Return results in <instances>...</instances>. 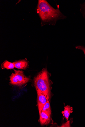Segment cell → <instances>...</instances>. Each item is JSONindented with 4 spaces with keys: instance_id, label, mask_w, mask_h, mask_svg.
Listing matches in <instances>:
<instances>
[{
    "instance_id": "9",
    "label": "cell",
    "mask_w": 85,
    "mask_h": 127,
    "mask_svg": "<svg viewBox=\"0 0 85 127\" xmlns=\"http://www.w3.org/2000/svg\"><path fill=\"white\" fill-rule=\"evenodd\" d=\"M14 67L13 63H11L7 61L5 62L2 65V67L7 69H13Z\"/></svg>"
},
{
    "instance_id": "6",
    "label": "cell",
    "mask_w": 85,
    "mask_h": 127,
    "mask_svg": "<svg viewBox=\"0 0 85 127\" xmlns=\"http://www.w3.org/2000/svg\"><path fill=\"white\" fill-rule=\"evenodd\" d=\"M13 63L15 67L20 69H25L28 65V62L25 60H20Z\"/></svg>"
},
{
    "instance_id": "4",
    "label": "cell",
    "mask_w": 85,
    "mask_h": 127,
    "mask_svg": "<svg viewBox=\"0 0 85 127\" xmlns=\"http://www.w3.org/2000/svg\"><path fill=\"white\" fill-rule=\"evenodd\" d=\"M37 93L38 106L39 114L42 112L43 107L47 102V99L42 92L36 88Z\"/></svg>"
},
{
    "instance_id": "12",
    "label": "cell",
    "mask_w": 85,
    "mask_h": 127,
    "mask_svg": "<svg viewBox=\"0 0 85 127\" xmlns=\"http://www.w3.org/2000/svg\"></svg>"
},
{
    "instance_id": "2",
    "label": "cell",
    "mask_w": 85,
    "mask_h": 127,
    "mask_svg": "<svg viewBox=\"0 0 85 127\" xmlns=\"http://www.w3.org/2000/svg\"><path fill=\"white\" fill-rule=\"evenodd\" d=\"M34 86L42 92L47 100L51 97V90L49 81V76L47 71L44 69L35 78Z\"/></svg>"
},
{
    "instance_id": "8",
    "label": "cell",
    "mask_w": 85,
    "mask_h": 127,
    "mask_svg": "<svg viewBox=\"0 0 85 127\" xmlns=\"http://www.w3.org/2000/svg\"><path fill=\"white\" fill-rule=\"evenodd\" d=\"M42 111L44 112L51 116V110L50 103L49 100H47L44 106Z\"/></svg>"
},
{
    "instance_id": "10",
    "label": "cell",
    "mask_w": 85,
    "mask_h": 127,
    "mask_svg": "<svg viewBox=\"0 0 85 127\" xmlns=\"http://www.w3.org/2000/svg\"><path fill=\"white\" fill-rule=\"evenodd\" d=\"M76 49L81 50L84 52L85 56V47L82 46H77L76 47Z\"/></svg>"
},
{
    "instance_id": "1",
    "label": "cell",
    "mask_w": 85,
    "mask_h": 127,
    "mask_svg": "<svg viewBox=\"0 0 85 127\" xmlns=\"http://www.w3.org/2000/svg\"><path fill=\"white\" fill-rule=\"evenodd\" d=\"M37 7L42 26L48 24L54 26L58 20L65 18L59 8H54L45 0H39Z\"/></svg>"
},
{
    "instance_id": "7",
    "label": "cell",
    "mask_w": 85,
    "mask_h": 127,
    "mask_svg": "<svg viewBox=\"0 0 85 127\" xmlns=\"http://www.w3.org/2000/svg\"><path fill=\"white\" fill-rule=\"evenodd\" d=\"M73 109L72 107L69 106H67L65 107L64 111L62 112L63 116L67 121H68L70 114L73 112Z\"/></svg>"
},
{
    "instance_id": "3",
    "label": "cell",
    "mask_w": 85,
    "mask_h": 127,
    "mask_svg": "<svg viewBox=\"0 0 85 127\" xmlns=\"http://www.w3.org/2000/svg\"><path fill=\"white\" fill-rule=\"evenodd\" d=\"M14 73L10 76V83L12 85L21 87L28 83L30 78L24 75L23 71L14 70Z\"/></svg>"
},
{
    "instance_id": "11",
    "label": "cell",
    "mask_w": 85,
    "mask_h": 127,
    "mask_svg": "<svg viewBox=\"0 0 85 127\" xmlns=\"http://www.w3.org/2000/svg\"><path fill=\"white\" fill-rule=\"evenodd\" d=\"M67 121V122L63 125L61 127H70V122L68 121Z\"/></svg>"
},
{
    "instance_id": "5",
    "label": "cell",
    "mask_w": 85,
    "mask_h": 127,
    "mask_svg": "<svg viewBox=\"0 0 85 127\" xmlns=\"http://www.w3.org/2000/svg\"><path fill=\"white\" fill-rule=\"evenodd\" d=\"M40 121L41 125H46L50 123L51 120V115L43 111L40 114Z\"/></svg>"
}]
</instances>
